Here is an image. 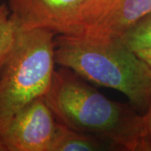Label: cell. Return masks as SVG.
Masks as SVG:
<instances>
[{
  "label": "cell",
  "instance_id": "obj_1",
  "mask_svg": "<svg viewBox=\"0 0 151 151\" xmlns=\"http://www.w3.org/2000/svg\"><path fill=\"white\" fill-rule=\"evenodd\" d=\"M45 99L60 124L96 136L116 150L151 151L145 116L105 97L73 70H55Z\"/></svg>",
  "mask_w": 151,
  "mask_h": 151
},
{
  "label": "cell",
  "instance_id": "obj_2",
  "mask_svg": "<svg viewBox=\"0 0 151 151\" xmlns=\"http://www.w3.org/2000/svg\"><path fill=\"white\" fill-rule=\"evenodd\" d=\"M55 62L84 80L123 93L142 114L151 106V66L120 38L60 35L55 40Z\"/></svg>",
  "mask_w": 151,
  "mask_h": 151
},
{
  "label": "cell",
  "instance_id": "obj_3",
  "mask_svg": "<svg viewBox=\"0 0 151 151\" xmlns=\"http://www.w3.org/2000/svg\"><path fill=\"white\" fill-rule=\"evenodd\" d=\"M55 34L44 29L19 33L0 75V133L15 113L49 91L56 63Z\"/></svg>",
  "mask_w": 151,
  "mask_h": 151
},
{
  "label": "cell",
  "instance_id": "obj_4",
  "mask_svg": "<svg viewBox=\"0 0 151 151\" xmlns=\"http://www.w3.org/2000/svg\"><path fill=\"white\" fill-rule=\"evenodd\" d=\"M150 13L151 0H85L76 35L121 38Z\"/></svg>",
  "mask_w": 151,
  "mask_h": 151
},
{
  "label": "cell",
  "instance_id": "obj_5",
  "mask_svg": "<svg viewBox=\"0 0 151 151\" xmlns=\"http://www.w3.org/2000/svg\"><path fill=\"white\" fill-rule=\"evenodd\" d=\"M60 123L45 96L34 99L0 133V151H50Z\"/></svg>",
  "mask_w": 151,
  "mask_h": 151
},
{
  "label": "cell",
  "instance_id": "obj_6",
  "mask_svg": "<svg viewBox=\"0 0 151 151\" xmlns=\"http://www.w3.org/2000/svg\"><path fill=\"white\" fill-rule=\"evenodd\" d=\"M84 1L9 0V7L19 31L44 29L76 35L77 16Z\"/></svg>",
  "mask_w": 151,
  "mask_h": 151
},
{
  "label": "cell",
  "instance_id": "obj_7",
  "mask_svg": "<svg viewBox=\"0 0 151 151\" xmlns=\"http://www.w3.org/2000/svg\"><path fill=\"white\" fill-rule=\"evenodd\" d=\"M116 150L111 144L96 136L60 125L50 151Z\"/></svg>",
  "mask_w": 151,
  "mask_h": 151
},
{
  "label": "cell",
  "instance_id": "obj_8",
  "mask_svg": "<svg viewBox=\"0 0 151 151\" xmlns=\"http://www.w3.org/2000/svg\"><path fill=\"white\" fill-rule=\"evenodd\" d=\"M19 33L9 5L0 4V75L15 47Z\"/></svg>",
  "mask_w": 151,
  "mask_h": 151
},
{
  "label": "cell",
  "instance_id": "obj_9",
  "mask_svg": "<svg viewBox=\"0 0 151 151\" xmlns=\"http://www.w3.org/2000/svg\"><path fill=\"white\" fill-rule=\"evenodd\" d=\"M134 52L151 49V13L120 38Z\"/></svg>",
  "mask_w": 151,
  "mask_h": 151
},
{
  "label": "cell",
  "instance_id": "obj_10",
  "mask_svg": "<svg viewBox=\"0 0 151 151\" xmlns=\"http://www.w3.org/2000/svg\"><path fill=\"white\" fill-rule=\"evenodd\" d=\"M139 57H141L144 60L151 66V49H145V50H140L135 52Z\"/></svg>",
  "mask_w": 151,
  "mask_h": 151
},
{
  "label": "cell",
  "instance_id": "obj_11",
  "mask_svg": "<svg viewBox=\"0 0 151 151\" xmlns=\"http://www.w3.org/2000/svg\"><path fill=\"white\" fill-rule=\"evenodd\" d=\"M144 116H145V125L146 129H147V132H148V135H149V138H150L151 142V106L150 108L148 109V111L144 114Z\"/></svg>",
  "mask_w": 151,
  "mask_h": 151
}]
</instances>
